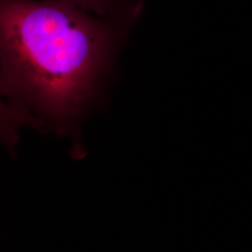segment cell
Here are the masks:
<instances>
[{"label": "cell", "mask_w": 252, "mask_h": 252, "mask_svg": "<svg viewBox=\"0 0 252 252\" xmlns=\"http://www.w3.org/2000/svg\"><path fill=\"white\" fill-rule=\"evenodd\" d=\"M30 128L29 122L7 99L0 78V148L13 159L17 157L22 132Z\"/></svg>", "instance_id": "7a4b0ae2"}, {"label": "cell", "mask_w": 252, "mask_h": 252, "mask_svg": "<svg viewBox=\"0 0 252 252\" xmlns=\"http://www.w3.org/2000/svg\"><path fill=\"white\" fill-rule=\"evenodd\" d=\"M135 15L100 16L61 0H0V78L40 133L70 137L96 98Z\"/></svg>", "instance_id": "6da1fadb"}, {"label": "cell", "mask_w": 252, "mask_h": 252, "mask_svg": "<svg viewBox=\"0 0 252 252\" xmlns=\"http://www.w3.org/2000/svg\"><path fill=\"white\" fill-rule=\"evenodd\" d=\"M100 16H139L146 0H61Z\"/></svg>", "instance_id": "3957f363"}]
</instances>
